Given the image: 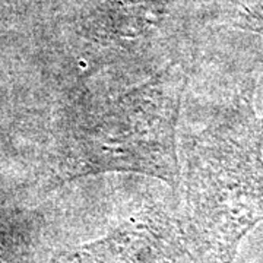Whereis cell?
Wrapping results in <instances>:
<instances>
[{"instance_id":"cell-1","label":"cell","mask_w":263,"mask_h":263,"mask_svg":"<svg viewBox=\"0 0 263 263\" xmlns=\"http://www.w3.org/2000/svg\"><path fill=\"white\" fill-rule=\"evenodd\" d=\"M263 122L249 97L222 108L183 143L186 240L199 263H234L263 221Z\"/></svg>"},{"instance_id":"cell-2","label":"cell","mask_w":263,"mask_h":263,"mask_svg":"<svg viewBox=\"0 0 263 263\" xmlns=\"http://www.w3.org/2000/svg\"><path fill=\"white\" fill-rule=\"evenodd\" d=\"M184 85L183 70L167 67L79 123L65 143L62 179L126 171L176 184L180 177L176 139Z\"/></svg>"}]
</instances>
